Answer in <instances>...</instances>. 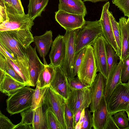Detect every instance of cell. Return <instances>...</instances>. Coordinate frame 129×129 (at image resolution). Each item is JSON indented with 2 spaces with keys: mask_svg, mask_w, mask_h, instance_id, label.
Listing matches in <instances>:
<instances>
[{
  "mask_svg": "<svg viewBox=\"0 0 129 129\" xmlns=\"http://www.w3.org/2000/svg\"><path fill=\"white\" fill-rule=\"evenodd\" d=\"M108 0H84L83 2L86 1H90L92 3H95L98 2H102L107 1Z\"/></svg>",
  "mask_w": 129,
  "mask_h": 129,
  "instance_id": "46",
  "label": "cell"
},
{
  "mask_svg": "<svg viewBox=\"0 0 129 129\" xmlns=\"http://www.w3.org/2000/svg\"><path fill=\"white\" fill-rule=\"evenodd\" d=\"M52 32L50 30L46 31L42 35L33 37L35 47L40 56L43 58L45 65L47 64L45 57L52 43Z\"/></svg>",
  "mask_w": 129,
  "mask_h": 129,
  "instance_id": "18",
  "label": "cell"
},
{
  "mask_svg": "<svg viewBox=\"0 0 129 129\" xmlns=\"http://www.w3.org/2000/svg\"><path fill=\"white\" fill-rule=\"evenodd\" d=\"M106 80L102 74L99 72L89 87L92 96L91 102L90 105L91 112H93L97 109L104 95Z\"/></svg>",
  "mask_w": 129,
  "mask_h": 129,
  "instance_id": "15",
  "label": "cell"
},
{
  "mask_svg": "<svg viewBox=\"0 0 129 129\" xmlns=\"http://www.w3.org/2000/svg\"><path fill=\"white\" fill-rule=\"evenodd\" d=\"M0 91L8 96L20 88L27 86L0 70Z\"/></svg>",
  "mask_w": 129,
  "mask_h": 129,
  "instance_id": "17",
  "label": "cell"
},
{
  "mask_svg": "<svg viewBox=\"0 0 129 129\" xmlns=\"http://www.w3.org/2000/svg\"><path fill=\"white\" fill-rule=\"evenodd\" d=\"M123 62H119L111 76L106 79L104 91V96L107 103L114 90L121 81V77Z\"/></svg>",
  "mask_w": 129,
  "mask_h": 129,
  "instance_id": "21",
  "label": "cell"
},
{
  "mask_svg": "<svg viewBox=\"0 0 129 129\" xmlns=\"http://www.w3.org/2000/svg\"><path fill=\"white\" fill-rule=\"evenodd\" d=\"M78 29L66 30L63 36L66 45L65 56L61 67L67 77H75L73 70L75 55L76 40Z\"/></svg>",
  "mask_w": 129,
  "mask_h": 129,
  "instance_id": "7",
  "label": "cell"
},
{
  "mask_svg": "<svg viewBox=\"0 0 129 129\" xmlns=\"http://www.w3.org/2000/svg\"><path fill=\"white\" fill-rule=\"evenodd\" d=\"M15 126L0 111V129H14Z\"/></svg>",
  "mask_w": 129,
  "mask_h": 129,
  "instance_id": "38",
  "label": "cell"
},
{
  "mask_svg": "<svg viewBox=\"0 0 129 129\" xmlns=\"http://www.w3.org/2000/svg\"><path fill=\"white\" fill-rule=\"evenodd\" d=\"M100 20L86 21L78 29L76 40L75 54L83 49L91 45L97 38L103 35Z\"/></svg>",
  "mask_w": 129,
  "mask_h": 129,
  "instance_id": "2",
  "label": "cell"
},
{
  "mask_svg": "<svg viewBox=\"0 0 129 129\" xmlns=\"http://www.w3.org/2000/svg\"><path fill=\"white\" fill-rule=\"evenodd\" d=\"M107 43L103 35L99 37L92 45L98 72L106 79L108 70L106 45Z\"/></svg>",
  "mask_w": 129,
  "mask_h": 129,
  "instance_id": "10",
  "label": "cell"
},
{
  "mask_svg": "<svg viewBox=\"0 0 129 129\" xmlns=\"http://www.w3.org/2000/svg\"><path fill=\"white\" fill-rule=\"evenodd\" d=\"M112 116L109 113L104 129H119L112 118Z\"/></svg>",
  "mask_w": 129,
  "mask_h": 129,
  "instance_id": "42",
  "label": "cell"
},
{
  "mask_svg": "<svg viewBox=\"0 0 129 129\" xmlns=\"http://www.w3.org/2000/svg\"><path fill=\"white\" fill-rule=\"evenodd\" d=\"M50 86L55 92L67 100L71 88L67 77L61 67H55V75Z\"/></svg>",
  "mask_w": 129,
  "mask_h": 129,
  "instance_id": "16",
  "label": "cell"
},
{
  "mask_svg": "<svg viewBox=\"0 0 129 129\" xmlns=\"http://www.w3.org/2000/svg\"><path fill=\"white\" fill-rule=\"evenodd\" d=\"M84 17L82 15L70 13L61 10L55 12L56 20L66 30L81 27L86 21Z\"/></svg>",
  "mask_w": 129,
  "mask_h": 129,
  "instance_id": "11",
  "label": "cell"
},
{
  "mask_svg": "<svg viewBox=\"0 0 129 129\" xmlns=\"http://www.w3.org/2000/svg\"><path fill=\"white\" fill-rule=\"evenodd\" d=\"M125 111L127 114V116L129 119V105L126 109V110H125ZM128 129H129V126L128 128Z\"/></svg>",
  "mask_w": 129,
  "mask_h": 129,
  "instance_id": "48",
  "label": "cell"
},
{
  "mask_svg": "<svg viewBox=\"0 0 129 129\" xmlns=\"http://www.w3.org/2000/svg\"><path fill=\"white\" fill-rule=\"evenodd\" d=\"M112 2L123 13L124 16L129 17V0H112Z\"/></svg>",
  "mask_w": 129,
  "mask_h": 129,
  "instance_id": "35",
  "label": "cell"
},
{
  "mask_svg": "<svg viewBox=\"0 0 129 129\" xmlns=\"http://www.w3.org/2000/svg\"><path fill=\"white\" fill-rule=\"evenodd\" d=\"M7 13L6 19L0 23V31L26 29L31 30L34 23L27 14L21 16L7 11Z\"/></svg>",
  "mask_w": 129,
  "mask_h": 129,
  "instance_id": "9",
  "label": "cell"
},
{
  "mask_svg": "<svg viewBox=\"0 0 129 129\" xmlns=\"http://www.w3.org/2000/svg\"><path fill=\"white\" fill-rule=\"evenodd\" d=\"M12 11L21 16L25 15L20 0H11Z\"/></svg>",
  "mask_w": 129,
  "mask_h": 129,
  "instance_id": "40",
  "label": "cell"
},
{
  "mask_svg": "<svg viewBox=\"0 0 129 129\" xmlns=\"http://www.w3.org/2000/svg\"><path fill=\"white\" fill-rule=\"evenodd\" d=\"M121 34V50L120 60L122 62L129 58V25L127 19L124 17L119 19Z\"/></svg>",
  "mask_w": 129,
  "mask_h": 129,
  "instance_id": "22",
  "label": "cell"
},
{
  "mask_svg": "<svg viewBox=\"0 0 129 129\" xmlns=\"http://www.w3.org/2000/svg\"><path fill=\"white\" fill-rule=\"evenodd\" d=\"M128 85H129V80H128Z\"/></svg>",
  "mask_w": 129,
  "mask_h": 129,
  "instance_id": "50",
  "label": "cell"
},
{
  "mask_svg": "<svg viewBox=\"0 0 129 129\" xmlns=\"http://www.w3.org/2000/svg\"><path fill=\"white\" fill-rule=\"evenodd\" d=\"M30 31L26 29L0 31V43L17 59L28 63L26 49L34 42Z\"/></svg>",
  "mask_w": 129,
  "mask_h": 129,
  "instance_id": "1",
  "label": "cell"
},
{
  "mask_svg": "<svg viewBox=\"0 0 129 129\" xmlns=\"http://www.w3.org/2000/svg\"><path fill=\"white\" fill-rule=\"evenodd\" d=\"M129 105V85L121 82L112 93L108 102V111L112 115L119 111L126 110Z\"/></svg>",
  "mask_w": 129,
  "mask_h": 129,
  "instance_id": "5",
  "label": "cell"
},
{
  "mask_svg": "<svg viewBox=\"0 0 129 129\" xmlns=\"http://www.w3.org/2000/svg\"><path fill=\"white\" fill-rule=\"evenodd\" d=\"M48 1L49 0H29L27 14L32 20L34 21L36 17L41 16Z\"/></svg>",
  "mask_w": 129,
  "mask_h": 129,
  "instance_id": "23",
  "label": "cell"
},
{
  "mask_svg": "<svg viewBox=\"0 0 129 129\" xmlns=\"http://www.w3.org/2000/svg\"><path fill=\"white\" fill-rule=\"evenodd\" d=\"M85 50L86 47L80 50L75 55L73 66V71L75 76H77Z\"/></svg>",
  "mask_w": 129,
  "mask_h": 129,
  "instance_id": "34",
  "label": "cell"
},
{
  "mask_svg": "<svg viewBox=\"0 0 129 129\" xmlns=\"http://www.w3.org/2000/svg\"><path fill=\"white\" fill-rule=\"evenodd\" d=\"M92 115L93 127L94 129H104L109 113L104 95L97 109Z\"/></svg>",
  "mask_w": 129,
  "mask_h": 129,
  "instance_id": "19",
  "label": "cell"
},
{
  "mask_svg": "<svg viewBox=\"0 0 129 129\" xmlns=\"http://www.w3.org/2000/svg\"><path fill=\"white\" fill-rule=\"evenodd\" d=\"M92 96L89 87L81 90L71 89L67 103L74 116L78 110L82 111L88 108L91 104Z\"/></svg>",
  "mask_w": 129,
  "mask_h": 129,
  "instance_id": "8",
  "label": "cell"
},
{
  "mask_svg": "<svg viewBox=\"0 0 129 129\" xmlns=\"http://www.w3.org/2000/svg\"><path fill=\"white\" fill-rule=\"evenodd\" d=\"M5 3L7 9L12 10V4L11 0H1Z\"/></svg>",
  "mask_w": 129,
  "mask_h": 129,
  "instance_id": "44",
  "label": "cell"
},
{
  "mask_svg": "<svg viewBox=\"0 0 129 129\" xmlns=\"http://www.w3.org/2000/svg\"><path fill=\"white\" fill-rule=\"evenodd\" d=\"M48 86L41 88L38 80L36 87L33 94L30 108L34 110L43 103L45 94Z\"/></svg>",
  "mask_w": 129,
  "mask_h": 129,
  "instance_id": "27",
  "label": "cell"
},
{
  "mask_svg": "<svg viewBox=\"0 0 129 129\" xmlns=\"http://www.w3.org/2000/svg\"><path fill=\"white\" fill-rule=\"evenodd\" d=\"M110 3H106L103 6L100 21L103 35L107 43L113 48L119 56L118 49L113 35L109 14ZM119 57V56H118Z\"/></svg>",
  "mask_w": 129,
  "mask_h": 129,
  "instance_id": "13",
  "label": "cell"
},
{
  "mask_svg": "<svg viewBox=\"0 0 129 129\" xmlns=\"http://www.w3.org/2000/svg\"><path fill=\"white\" fill-rule=\"evenodd\" d=\"M32 125L34 129H48L46 110L43 111V104L33 110Z\"/></svg>",
  "mask_w": 129,
  "mask_h": 129,
  "instance_id": "24",
  "label": "cell"
},
{
  "mask_svg": "<svg viewBox=\"0 0 129 129\" xmlns=\"http://www.w3.org/2000/svg\"><path fill=\"white\" fill-rule=\"evenodd\" d=\"M64 118L67 129H74L75 127L74 115L67 102L64 110Z\"/></svg>",
  "mask_w": 129,
  "mask_h": 129,
  "instance_id": "33",
  "label": "cell"
},
{
  "mask_svg": "<svg viewBox=\"0 0 129 129\" xmlns=\"http://www.w3.org/2000/svg\"><path fill=\"white\" fill-rule=\"evenodd\" d=\"M88 108L85 109V115L81 129H91L93 127L92 115Z\"/></svg>",
  "mask_w": 129,
  "mask_h": 129,
  "instance_id": "37",
  "label": "cell"
},
{
  "mask_svg": "<svg viewBox=\"0 0 129 129\" xmlns=\"http://www.w3.org/2000/svg\"><path fill=\"white\" fill-rule=\"evenodd\" d=\"M85 115V109H84L82 112L79 121L78 122L82 126L83 122Z\"/></svg>",
  "mask_w": 129,
  "mask_h": 129,
  "instance_id": "45",
  "label": "cell"
},
{
  "mask_svg": "<svg viewBox=\"0 0 129 129\" xmlns=\"http://www.w3.org/2000/svg\"><path fill=\"white\" fill-rule=\"evenodd\" d=\"M0 23L4 21L7 17L6 7L4 3L0 0Z\"/></svg>",
  "mask_w": 129,
  "mask_h": 129,
  "instance_id": "43",
  "label": "cell"
},
{
  "mask_svg": "<svg viewBox=\"0 0 129 129\" xmlns=\"http://www.w3.org/2000/svg\"><path fill=\"white\" fill-rule=\"evenodd\" d=\"M127 22L128 24L129 25V17H128L127 19Z\"/></svg>",
  "mask_w": 129,
  "mask_h": 129,
  "instance_id": "49",
  "label": "cell"
},
{
  "mask_svg": "<svg viewBox=\"0 0 129 129\" xmlns=\"http://www.w3.org/2000/svg\"><path fill=\"white\" fill-rule=\"evenodd\" d=\"M55 72V67L50 63L45 65L38 79L41 88L50 86L54 77Z\"/></svg>",
  "mask_w": 129,
  "mask_h": 129,
  "instance_id": "25",
  "label": "cell"
},
{
  "mask_svg": "<svg viewBox=\"0 0 129 129\" xmlns=\"http://www.w3.org/2000/svg\"><path fill=\"white\" fill-rule=\"evenodd\" d=\"M67 79L71 89L81 90L88 87L77 77L72 78L67 77Z\"/></svg>",
  "mask_w": 129,
  "mask_h": 129,
  "instance_id": "36",
  "label": "cell"
},
{
  "mask_svg": "<svg viewBox=\"0 0 129 129\" xmlns=\"http://www.w3.org/2000/svg\"><path fill=\"white\" fill-rule=\"evenodd\" d=\"M22 119L20 122L16 126L14 129H34L32 125L33 112L30 108L20 113Z\"/></svg>",
  "mask_w": 129,
  "mask_h": 129,
  "instance_id": "28",
  "label": "cell"
},
{
  "mask_svg": "<svg viewBox=\"0 0 129 129\" xmlns=\"http://www.w3.org/2000/svg\"><path fill=\"white\" fill-rule=\"evenodd\" d=\"M46 113L48 129H63L57 118L49 108H46Z\"/></svg>",
  "mask_w": 129,
  "mask_h": 129,
  "instance_id": "32",
  "label": "cell"
},
{
  "mask_svg": "<svg viewBox=\"0 0 129 129\" xmlns=\"http://www.w3.org/2000/svg\"><path fill=\"white\" fill-rule=\"evenodd\" d=\"M124 110L118 112L113 114L112 118L119 129H128L129 119Z\"/></svg>",
  "mask_w": 129,
  "mask_h": 129,
  "instance_id": "31",
  "label": "cell"
},
{
  "mask_svg": "<svg viewBox=\"0 0 129 129\" xmlns=\"http://www.w3.org/2000/svg\"><path fill=\"white\" fill-rule=\"evenodd\" d=\"M129 79V58L123 62L121 80L122 83H125Z\"/></svg>",
  "mask_w": 129,
  "mask_h": 129,
  "instance_id": "39",
  "label": "cell"
},
{
  "mask_svg": "<svg viewBox=\"0 0 129 129\" xmlns=\"http://www.w3.org/2000/svg\"><path fill=\"white\" fill-rule=\"evenodd\" d=\"M0 53L4 57H8L13 61L17 59V58L14 54L1 43H0Z\"/></svg>",
  "mask_w": 129,
  "mask_h": 129,
  "instance_id": "41",
  "label": "cell"
},
{
  "mask_svg": "<svg viewBox=\"0 0 129 129\" xmlns=\"http://www.w3.org/2000/svg\"><path fill=\"white\" fill-rule=\"evenodd\" d=\"M109 18L112 31L118 49L119 57L120 58L121 50V34L120 26L118 22L116 20L112 12L109 11Z\"/></svg>",
  "mask_w": 129,
  "mask_h": 129,
  "instance_id": "29",
  "label": "cell"
},
{
  "mask_svg": "<svg viewBox=\"0 0 129 129\" xmlns=\"http://www.w3.org/2000/svg\"><path fill=\"white\" fill-rule=\"evenodd\" d=\"M106 49L108 70L107 79L111 76L116 69L120 58L113 48L108 43L106 44Z\"/></svg>",
  "mask_w": 129,
  "mask_h": 129,
  "instance_id": "26",
  "label": "cell"
},
{
  "mask_svg": "<svg viewBox=\"0 0 129 129\" xmlns=\"http://www.w3.org/2000/svg\"><path fill=\"white\" fill-rule=\"evenodd\" d=\"M0 70L9 75L16 80L21 82L25 83L22 79L16 72L11 64L1 53H0Z\"/></svg>",
  "mask_w": 129,
  "mask_h": 129,
  "instance_id": "30",
  "label": "cell"
},
{
  "mask_svg": "<svg viewBox=\"0 0 129 129\" xmlns=\"http://www.w3.org/2000/svg\"><path fill=\"white\" fill-rule=\"evenodd\" d=\"M49 54L50 64L55 67H61L64 58L66 45L63 36L58 35L53 41Z\"/></svg>",
  "mask_w": 129,
  "mask_h": 129,
  "instance_id": "14",
  "label": "cell"
},
{
  "mask_svg": "<svg viewBox=\"0 0 129 129\" xmlns=\"http://www.w3.org/2000/svg\"><path fill=\"white\" fill-rule=\"evenodd\" d=\"M98 72L93 46L89 45L86 50L79 68L77 77L87 87H89L94 81Z\"/></svg>",
  "mask_w": 129,
  "mask_h": 129,
  "instance_id": "4",
  "label": "cell"
},
{
  "mask_svg": "<svg viewBox=\"0 0 129 129\" xmlns=\"http://www.w3.org/2000/svg\"><path fill=\"white\" fill-rule=\"evenodd\" d=\"M82 126L78 122V123L75 125L74 129H81Z\"/></svg>",
  "mask_w": 129,
  "mask_h": 129,
  "instance_id": "47",
  "label": "cell"
},
{
  "mask_svg": "<svg viewBox=\"0 0 129 129\" xmlns=\"http://www.w3.org/2000/svg\"><path fill=\"white\" fill-rule=\"evenodd\" d=\"M26 86L17 90L6 100V110L11 115L20 113L30 108L35 89Z\"/></svg>",
  "mask_w": 129,
  "mask_h": 129,
  "instance_id": "3",
  "label": "cell"
},
{
  "mask_svg": "<svg viewBox=\"0 0 129 129\" xmlns=\"http://www.w3.org/2000/svg\"><path fill=\"white\" fill-rule=\"evenodd\" d=\"M67 100L48 86L45 95L43 104L49 108L56 116L63 129H67L64 112Z\"/></svg>",
  "mask_w": 129,
  "mask_h": 129,
  "instance_id": "6",
  "label": "cell"
},
{
  "mask_svg": "<svg viewBox=\"0 0 129 129\" xmlns=\"http://www.w3.org/2000/svg\"><path fill=\"white\" fill-rule=\"evenodd\" d=\"M58 10L85 16L87 14L86 6L82 0H59Z\"/></svg>",
  "mask_w": 129,
  "mask_h": 129,
  "instance_id": "20",
  "label": "cell"
},
{
  "mask_svg": "<svg viewBox=\"0 0 129 129\" xmlns=\"http://www.w3.org/2000/svg\"><path fill=\"white\" fill-rule=\"evenodd\" d=\"M26 52L28 60L30 78L32 86H36L40 75L45 65L42 63L38 56L36 48L30 45L26 48Z\"/></svg>",
  "mask_w": 129,
  "mask_h": 129,
  "instance_id": "12",
  "label": "cell"
}]
</instances>
